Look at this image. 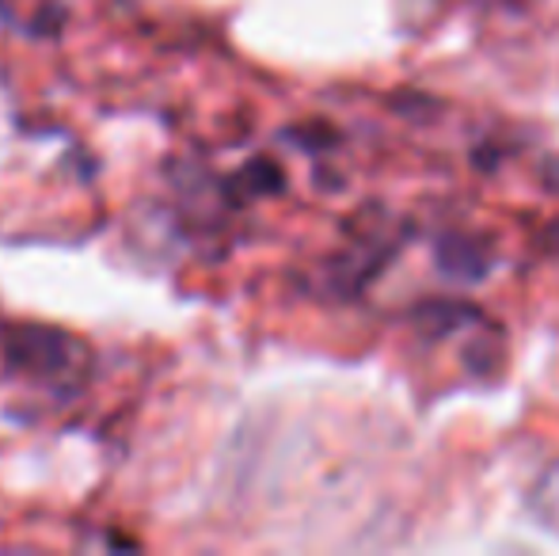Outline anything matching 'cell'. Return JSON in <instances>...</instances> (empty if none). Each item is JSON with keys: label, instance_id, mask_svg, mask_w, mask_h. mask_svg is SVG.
<instances>
[{"label": "cell", "instance_id": "cell-2", "mask_svg": "<svg viewBox=\"0 0 559 556\" xmlns=\"http://www.w3.org/2000/svg\"><path fill=\"white\" fill-rule=\"evenodd\" d=\"M487 263H491V256L472 237H445L442 245H438V268H442L449 279L476 282L487 271Z\"/></svg>", "mask_w": 559, "mask_h": 556}, {"label": "cell", "instance_id": "cell-3", "mask_svg": "<svg viewBox=\"0 0 559 556\" xmlns=\"http://www.w3.org/2000/svg\"><path fill=\"white\" fill-rule=\"evenodd\" d=\"M533 514L540 519V527L559 534V461L540 476L537 488H533Z\"/></svg>", "mask_w": 559, "mask_h": 556}, {"label": "cell", "instance_id": "cell-1", "mask_svg": "<svg viewBox=\"0 0 559 556\" xmlns=\"http://www.w3.org/2000/svg\"><path fill=\"white\" fill-rule=\"evenodd\" d=\"M0 358L8 370L58 393L81 389L92 374L88 343L50 324H0Z\"/></svg>", "mask_w": 559, "mask_h": 556}]
</instances>
